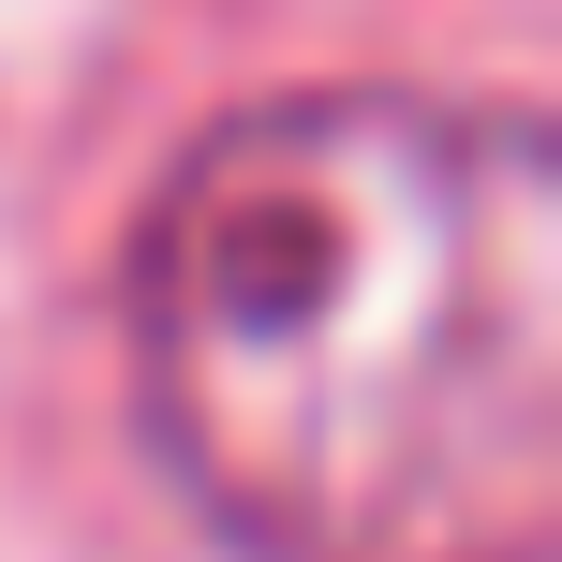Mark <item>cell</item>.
Segmentation results:
<instances>
[{
	"instance_id": "1",
	"label": "cell",
	"mask_w": 562,
	"mask_h": 562,
	"mask_svg": "<svg viewBox=\"0 0 562 562\" xmlns=\"http://www.w3.org/2000/svg\"><path fill=\"white\" fill-rule=\"evenodd\" d=\"M134 415L237 562L562 548V148L533 104L281 89L164 164Z\"/></svg>"
}]
</instances>
